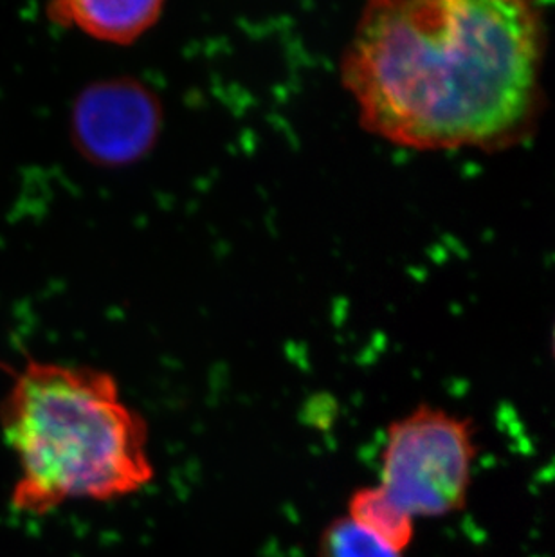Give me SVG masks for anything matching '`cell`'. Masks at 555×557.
<instances>
[{"instance_id":"cell-1","label":"cell","mask_w":555,"mask_h":557,"mask_svg":"<svg viewBox=\"0 0 555 557\" xmlns=\"http://www.w3.org/2000/svg\"><path fill=\"white\" fill-rule=\"evenodd\" d=\"M545 16L525 0H375L341 57L362 128L414 150L516 141L541 103Z\"/></svg>"},{"instance_id":"cell-2","label":"cell","mask_w":555,"mask_h":557,"mask_svg":"<svg viewBox=\"0 0 555 557\" xmlns=\"http://www.w3.org/2000/svg\"><path fill=\"white\" fill-rule=\"evenodd\" d=\"M0 424L18 463L11 505L24 515L126 498L156 479L147 419L106 370L29 359L2 400Z\"/></svg>"},{"instance_id":"cell-3","label":"cell","mask_w":555,"mask_h":557,"mask_svg":"<svg viewBox=\"0 0 555 557\" xmlns=\"http://www.w3.org/2000/svg\"><path fill=\"white\" fill-rule=\"evenodd\" d=\"M477 455L469 417L422 403L390 422L379 485L415 520L456 515L466 509Z\"/></svg>"},{"instance_id":"cell-4","label":"cell","mask_w":555,"mask_h":557,"mask_svg":"<svg viewBox=\"0 0 555 557\" xmlns=\"http://www.w3.org/2000/svg\"><path fill=\"white\" fill-rule=\"evenodd\" d=\"M163 120V103L141 79H98L74 100L71 137L85 161L100 169H123L152 152Z\"/></svg>"},{"instance_id":"cell-5","label":"cell","mask_w":555,"mask_h":557,"mask_svg":"<svg viewBox=\"0 0 555 557\" xmlns=\"http://www.w3.org/2000/svg\"><path fill=\"white\" fill-rule=\"evenodd\" d=\"M163 11L159 0H60L48 5V18L98 42L131 46L161 21Z\"/></svg>"},{"instance_id":"cell-6","label":"cell","mask_w":555,"mask_h":557,"mask_svg":"<svg viewBox=\"0 0 555 557\" xmlns=\"http://www.w3.org/2000/svg\"><path fill=\"white\" fill-rule=\"evenodd\" d=\"M346 516L393 553L404 556L414 543L415 518L400 509L379 484L354 491Z\"/></svg>"},{"instance_id":"cell-7","label":"cell","mask_w":555,"mask_h":557,"mask_svg":"<svg viewBox=\"0 0 555 557\" xmlns=\"http://www.w3.org/2000/svg\"><path fill=\"white\" fill-rule=\"evenodd\" d=\"M318 557H404L359 529L348 516H340L323 529Z\"/></svg>"},{"instance_id":"cell-8","label":"cell","mask_w":555,"mask_h":557,"mask_svg":"<svg viewBox=\"0 0 555 557\" xmlns=\"http://www.w3.org/2000/svg\"><path fill=\"white\" fill-rule=\"evenodd\" d=\"M552 356H554L555 361V323L554 329H552Z\"/></svg>"}]
</instances>
